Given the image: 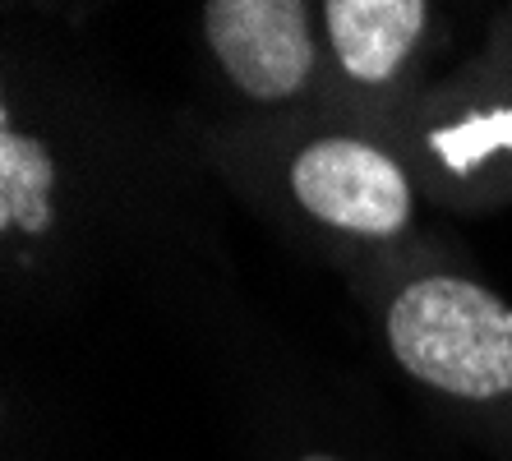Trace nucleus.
Returning a JSON list of instances; mask_svg holds the SVG:
<instances>
[{
	"mask_svg": "<svg viewBox=\"0 0 512 461\" xmlns=\"http://www.w3.org/2000/svg\"><path fill=\"white\" fill-rule=\"evenodd\" d=\"M277 461H351L342 448H333V443H296L291 452H282Z\"/></svg>",
	"mask_w": 512,
	"mask_h": 461,
	"instance_id": "nucleus-8",
	"label": "nucleus"
},
{
	"mask_svg": "<svg viewBox=\"0 0 512 461\" xmlns=\"http://www.w3.org/2000/svg\"><path fill=\"white\" fill-rule=\"evenodd\" d=\"M199 143L213 180L342 277L429 240L434 203L383 125L365 116L208 120Z\"/></svg>",
	"mask_w": 512,
	"mask_h": 461,
	"instance_id": "nucleus-2",
	"label": "nucleus"
},
{
	"mask_svg": "<svg viewBox=\"0 0 512 461\" xmlns=\"http://www.w3.org/2000/svg\"><path fill=\"white\" fill-rule=\"evenodd\" d=\"M0 277L10 305H65L176 231L199 125H167L84 60L5 28ZM213 176V171H208Z\"/></svg>",
	"mask_w": 512,
	"mask_h": 461,
	"instance_id": "nucleus-1",
	"label": "nucleus"
},
{
	"mask_svg": "<svg viewBox=\"0 0 512 461\" xmlns=\"http://www.w3.org/2000/svg\"><path fill=\"white\" fill-rule=\"evenodd\" d=\"M10 5H28V10L47 14V19H60V24H84L102 0H10Z\"/></svg>",
	"mask_w": 512,
	"mask_h": 461,
	"instance_id": "nucleus-7",
	"label": "nucleus"
},
{
	"mask_svg": "<svg viewBox=\"0 0 512 461\" xmlns=\"http://www.w3.org/2000/svg\"><path fill=\"white\" fill-rule=\"evenodd\" d=\"M434 208L485 217L512 203V5L499 0L471 60L379 120Z\"/></svg>",
	"mask_w": 512,
	"mask_h": 461,
	"instance_id": "nucleus-4",
	"label": "nucleus"
},
{
	"mask_svg": "<svg viewBox=\"0 0 512 461\" xmlns=\"http://www.w3.org/2000/svg\"><path fill=\"white\" fill-rule=\"evenodd\" d=\"M346 286L397 379L494 461H512V300L439 236Z\"/></svg>",
	"mask_w": 512,
	"mask_h": 461,
	"instance_id": "nucleus-3",
	"label": "nucleus"
},
{
	"mask_svg": "<svg viewBox=\"0 0 512 461\" xmlns=\"http://www.w3.org/2000/svg\"><path fill=\"white\" fill-rule=\"evenodd\" d=\"M199 47L222 97L213 120L346 111L319 0H199Z\"/></svg>",
	"mask_w": 512,
	"mask_h": 461,
	"instance_id": "nucleus-5",
	"label": "nucleus"
},
{
	"mask_svg": "<svg viewBox=\"0 0 512 461\" xmlns=\"http://www.w3.org/2000/svg\"><path fill=\"white\" fill-rule=\"evenodd\" d=\"M508 5H512V0H508Z\"/></svg>",
	"mask_w": 512,
	"mask_h": 461,
	"instance_id": "nucleus-9",
	"label": "nucleus"
},
{
	"mask_svg": "<svg viewBox=\"0 0 512 461\" xmlns=\"http://www.w3.org/2000/svg\"><path fill=\"white\" fill-rule=\"evenodd\" d=\"M342 107L379 125L425 88L443 42V0H319Z\"/></svg>",
	"mask_w": 512,
	"mask_h": 461,
	"instance_id": "nucleus-6",
	"label": "nucleus"
}]
</instances>
